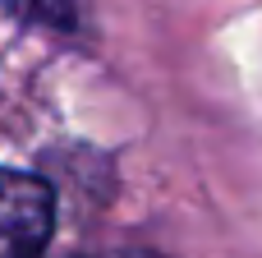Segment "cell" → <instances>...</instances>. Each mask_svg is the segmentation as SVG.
Segmentation results:
<instances>
[{
  "label": "cell",
  "instance_id": "2",
  "mask_svg": "<svg viewBox=\"0 0 262 258\" xmlns=\"http://www.w3.org/2000/svg\"><path fill=\"white\" fill-rule=\"evenodd\" d=\"M14 14L32 18V23H51V28H69L78 18V0H0Z\"/></svg>",
  "mask_w": 262,
  "mask_h": 258
},
{
  "label": "cell",
  "instance_id": "3",
  "mask_svg": "<svg viewBox=\"0 0 262 258\" xmlns=\"http://www.w3.org/2000/svg\"><path fill=\"white\" fill-rule=\"evenodd\" d=\"M124 258H152V254H124Z\"/></svg>",
  "mask_w": 262,
  "mask_h": 258
},
{
  "label": "cell",
  "instance_id": "1",
  "mask_svg": "<svg viewBox=\"0 0 262 258\" xmlns=\"http://www.w3.org/2000/svg\"><path fill=\"white\" fill-rule=\"evenodd\" d=\"M55 226V199L37 175L0 171V258H41Z\"/></svg>",
  "mask_w": 262,
  "mask_h": 258
}]
</instances>
